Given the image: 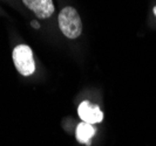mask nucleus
<instances>
[{
	"instance_id": "obj_1",
	"label": "nucleus",
	"mask_w": 156,
	"mask_h": 146,
	"mask_svg": "<svg viewBox=\"0 0 156 146\" xmlns=\"http://www.w3.org/2000/svg\"><path fill=\"white\" fill-rule=\"evenodd\" d=\"M59 27L63 35L69 39H76L82 32V23L76 9L73 7H65L59 14Z\"/></svg>"
},
{
	"instance_id": "obj_2",
	"label": "nucleus",
	"mask_w": 156,
	"mask_h": 146,
	"mask_svg": "<svg viewBox=\"0 0 156 146\" xmlns=\"http://www.w3.org/2000/svg\"><path fill=\"white\" fill-rule=\"evenodd\" d=\"M13 61L16 70L23 75L30 76L35 70V62L32 49L26 45H19L13 50Z\"/></svg>"
},
{
	"instance_id": "obj_3",
	"label": "nucleus",
	"mask_w": 156,
	"mask_h": 146,
	"mask_svg": "<svg viewBox=\"0 0 156 146\" xmlns=\"http://www.w3.org/2000/svg\"><path fill=\"white\" fill-rule=\"evenodd\" d=\"M78 114L80 118L82 119V122L89 124H96L102 122L103 119V114L100 110L99 105L92 104L88 100H83L78 109Z\"/></svg>"
},
{
	"instance_id": "obj_4",
	"label": "nucleus",
	"mask_w": 156,
	"mask_h": 146,
	"mask_svg": "<svg viewBox=\"0 0 156 146\" xmlns=\"http://www.w3.org/2000/svg\"><path fill=\"white\" fill-rule=\"evenodd\" d=\"M23 1L40 19L49 18L54 12V5L52 0H23Z\"/></svg>"
},
{
	"instance_id": "obj_5",
	"label": "nucleus",
	"mask_w": 156,
	"mask_h": 146,
	"mask_svg": "<svg viewBox=\"0 0 156 146\" xmlns=\"http://www.w3.org/2000/svg\"><path fill=\"white\" fill-rule=\"evenodd\" d=\"M95 132H96V129L93 124L82 122V123L79 124L78 127H76V139H78L79 143L89 145Z\"/></svg>"
},
{
	"instance_id": "obj_6",
	"label": "nucleus",
	"mask_w": 156,
	"mask_h": 146,
	"mask_svg": "<svg viewBox=\"0 0 156 146\" xmlns=\"http://www.w3.org/2000/svg\"><path fill=\"white\" fill-rule=\"evenodd\" d=\"M32 26H33L34 28H37V29H38V28L40 27L39 22H37V21H32Z\"/></svg>"
},
{
	"instance_id": "obj_7",
	"label": "nucleus",
	"mask_w": 156,
	"mask_h": 146,
	"mask_svg": "<svg viewBox=\"0 0 156 146\" xmlns=\"http://www.w3.org/2000/svg\"><path fill=\"white\" fill-rule=\"evenodd\" d=\"M154 13H155V15H156V6L154 7Z\"/></svg>"
}]
</instances>
